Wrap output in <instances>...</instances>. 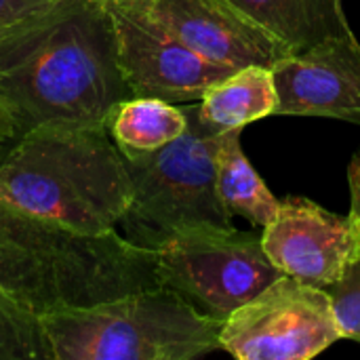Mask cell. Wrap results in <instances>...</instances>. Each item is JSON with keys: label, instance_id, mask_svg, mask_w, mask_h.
I'll use <instances>...</instances> for the list:
<instances>
[{"label": "cell", "instance_id": "1", "mask_svg": "<svg viewBox=\"0 0 360 360\" xmlns=\"http://www.w3.org/2000/svg\"><path fill=\"white\" fill-rule=\"evenodd\" d=\"M0 86L25 133L49 122L105 124L133 97L105 4L57 0L2 34Z\"/></svg>", "mask_w": 360, "mask_h": 360}, {"label": "cell", "instance_id": "2", "mask_svg": "<svg viewBox=\"0 0 360 360\" xmlns=\"http://www.w3.org/2000/svg\"><path fill=\"white\" fill-rule=\"evenodd\" d=\"M156 253L118 230L82 234L0 194V289L36 316L158 287Z\"/></svg>", "mask_w": 360, "mask_h": 360}, {"label": "cell", "instance_id": "3", "mask_svg": "<svg viewBox=\"0 0 360 360\" xmlns=\"http://www.w3.org/2000/svg\"><path fill=\"white\" fill-rule=\"evenodd\" d=\"M0 194L61 228L105 234L127 215L133 179L105 124L49 122L0 154Z\"/></svg>", "mask_w": 360, "mask_h": 360}, {"label": "cell", "instance_id": "4", "mask_svg": "<svg viewBox=\"0 0 360 360\" xmlns=\"http://www.w3.org/2000/svg\"><path fill=\"white\" fill-rule=\"evenodd\" d=\"M221 323L165 285L40 316L51 360H194L219 350Z\"/></svg>", "mask_w": 360, "mask_h": 360}, {"label": "cell", "instance_id": "5", "mask_svg": "<svg viewBox=\"0 0 360 360\" xmlns=\"http://www.w3.org/2000/svg\"><path fill=\"white\" fill-rule=\"evenodd\" d=\"M188 129L169 146L127 158L133 200L118 232L135 245L156 249L167 236L202 224L232 226L217 196V154L224 135L209 131L196 101L186 105Z\"/></svg>", "mask_w": 360, "mask_h": 360}, {"label": "cell", "instance_id": "6", "mask_svg": "<svg viewBox=\"0 0 360 360\" xmlns=\"http://www.w3.org/2000/svg\"><path fill=\"white\" fill-rule=\"evenodd\" d=\"M154 253L160 285L219 321L283 276L268 259L262 236L234 226L184 228L167 236Z\"/></svg>", "mask_w": 360, "mask_h": 360}, {"label": "cell", "instance_id": "7", "mask_svg": "<svg viewBox=\"0 0 360 360\" xmlns=\"http://www.w3.org/2000/svg\"><path fill=\"white\" fill-rule=\"evenodd\" d=\"M340 340L329 293L283 274L221 323L219 350L240 360H308Z\"/></svg>", "mask_w": 360, "mask_h": 360}, {"label": "cell", "instance_id": "8", "mask_svg": "<svg viewBox=\"0 0 360 360\" xmlns=\"http://www.w3.org/2000/svg\"><path fill=\"white\" fill-rule=\"evenodd\" d=\"M116 34L118 59L133 95L171 103L200 101L205 91L236 72L184 44L139 2L105 4Z\"/></svg>", "mask_w": 360, "mask_h": 360}, {"label": "cell", "instance_id": "9", "mask_svg": "<svg viewBox=\"0 0 360 360\" xmlns=\"http://www.w3.org/2000/svg\"><path fill=\"white\" fill-rule=\"evenodd\" d=\"M268 259L287 276L314 287L340 281L360 257V219L331 213L304 196H287L262 228Z\"/></svg>", "mask_w": 360, "mask_h": 360}, {"label": "cell", "instance_id": "10", "mask_svg": "<svg viewBox=\"0 0 360 360\" xmlns=\"http://www.w3.org/2000/svg\"><path fill=\"white\" fill-rule=\"evenodd\" d=\"M276 116H321L360 124V42L356 34L327 38L272 68Z\"/></svg>", "mask_w": 360, "mask_h": 360}, {"label": "cell", "instance_id": "11", "mask_svg": "<svg viewBox=\"0 0 360 360\" xmlns=\"http://www.w3.org/2000/svg\"><path fill=\"white\" fill-rule=\"evenodd\" d=\"M146 6L192 51L232 70L272 68L293 55L234 0H146Z\"/></svg>", "mask_w": 360, "mask_h": 360}, {"label": "cell", "instance_id": "12", "mask_svg": "<svg viewBox=\"0 0 360 360\" xmlns=\"http://www.w3.org/2000/svg\"><path fill=\"white\" fill-rule=\"evenodd\" d=\"M196 105L202 124L219 135L243 131L259 118L274 116L278 93L272 70L264 65L240 68L209 86Z\"/></svg>", "mask_w": 360, "mask_h": 360}, {"label": "cell", "instance_id": "13", "mask_svg": "<svg viewBox=\"0 0 360 360\" xmlns=\"http://www.w3.org/2000/svg\"><path fill=\"white\" fill-rule=\"evenodd\" d=\"M259 25L302 53L327 38L354 34L344 0H234Z\"/></svg>", "mask_w": 360, "mask_h": 360}, {"label": "cell", "instance_id": "14", "mask_svg": "<svg viewBox=\"0 0 360 360\" xmlns=\"http://www.w3.org/2000/svg\"><path fill=\"white\" fill-rule=\"evenodd\" d=\"M105 127L127 158L143 156L186 133L188 110L158 97L133 95L110 112Z\"/></svg>", "mask_w": 360, "mask_h": 360}, {"label": "cell", "instance_id": "15", "mask_svg": "<svg viewBox=\"0 0 360 360\" xmlns=\"http://www.w3.org/2000/svg\"><path fill=\"white\" fill-rule=\"evenodd\" d=\"M240 133L224 135L217 154V196L230 217H245L249 224L264 228L276 215L281 200L249 162L240 146Z\"/></svg>", "mask_w": 360, "mask_h": 360}, {"label": "cell", "instance_id": "16", "mask_svg": "<svg viewBox=\"0 0 360 360\" xmlns=\"http://www.w3.org/2000/svg\"><path fill=\"white\" fill-rule=\"evenodd\" d=\"M51 360L40 316L0 289V360Z\"/></svg>", "mask_w": 360, "mask_h": 360}, {"label": "cell", "instance_id": "17", "mask_svg": "<svg viewBox=\"0 0 360 360\" xmlns=\"http://www.w3.org/2000/svg\"><path fill=\"white\" fill-rule=\"evenodd\" d=\"M342 340L360 344V257L333 285L325 287Z\"/></svg>", "mask_w": 360, "mask_h": 360}, {"label": "cell", "instance_id": "18", "mask_svg": "<svg viewBox=\"0 0 360 360\" xmlns=\"http://www.w3.org/2000/svg\"><path fill=\"white\" fill-rule=\"evenodd\" d=\"M57 0H0V36Z\"/></svg>", "mask_w": 360, "mask_h": 360}, {"label": "cell", "instance_id": "19", "mask_svg": "<svg viewBox=\"0 0 360 360\" xmlns=\"http://www.w3.org/2000/svg\"><path fill=\"white\" fill-rule=\"evenodd\" d=\"M25 135L13 105L8 103L2 86H0V154H4L11 146H15Z\"/></svg>", "mask_w": 360, "mask_h": 360}, {"label": "cell", "instance_id": "20", "mask_svg": "<svg viewBox=\"0 0 360 360\" xmlns=\"http://www.w3.org/2000/svg\"><path fill=\"white\" fill-rule=\"evenodd\" d=\"M348 188H350V211L360 219V148L348 165Z\"/></svg>", "mask_w": 360, "mask_h": 360}, {"label": "cell", "instance_id": "21", "mask_svg": "<svg viewBox=\"0 0 360 360\" xmlns=\"http://www.w3.org/2000/svg\"><path fill=\"white\" fill-rule=\"evenodd\" d=\"M97 2H103V4H110V2H139V0H97Z\"/></svg>", "mask_w": 360, "mask_h": 360}]
</instances>
